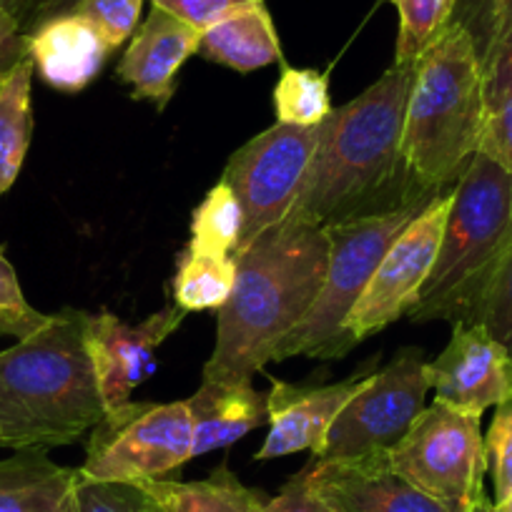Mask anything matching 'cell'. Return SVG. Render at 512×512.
Here are the masks:
<instances>
[{"instance_id":"cell-1","label":"cell","mask_w":512,"mask_h":512,"mask_svg":"<svg viewBox=\"0 0 512 512\" xmlns=\"http://www.w3.org/2000/svg\"><path fill=\"white\" fill-rule=\"evenodd\" d=\"M236 256L234 292L219 309L209 382H251L312 309L329 264L324 226L279 221Z\"/></svg>"},{"instance_id":"cell-2","label":"cell","mask_w":512,"mask_h":512,"mask_svg":"<svg viewBox=\"0 0 512 512\" xmlns=\"http://www.w3.org/2000/svg\"><path fill=\"white\" fill-rule=\"evenodd\" d=\"M415 68L417 63H392L377 83L319 123L312 164L284 221L329 226L397 209L382 196L400 176H410L402 161V128Z\"/></svg>"},{"instance_id":"cell-3","label":"cell","mask_w":512,"mask_h":512,"mask_svg":"<svg viewBox=\"0 0 512 512\" xmlns=\"http://www.w3.org/2000/svg\"><path fill=\"white\" fill-rule=\"evenodd\" d=\"M88 312L63 309L0 352V447L73 445L106 415L86 344Z\"/></svg>"},{"instance_id":"cell-4","label":"cell","mask_w":512,"mask_h":512,"mask_svg":"<svg viewBox=\"0 0 512 512\" xmlns=\"http://www.w3.org/2000/svg\"><path fill=\"white\" fill-rule=\"evenodd\" d=\"M487 108L482 66L465 26L452 21L417 61L402 128V161L430 194L455 189L477 154Z\"/></svg>"},{"instance_id":"cell-5","label":"cell","mask_w":512,"mask_h":512,"mask_svg":"<svg viewBox=\"0 0 512 512\" xmlns=\"http://www.w3.org/2000/svg\"><path fill=\"white\" fill-rule=\"evenodd\" d=\"M512 241V174L475 154L452 189L435 264L412 322L472 324Z\"/></svg>"},{"instance_id":"cell-6","label":"cell","mask_w":512,"mask_h":512,"mask_svg":"<svg viewBox=\"0 0 512 512\" xmlns=\"http://www.w3.org/2000/svg\"><path fill=\"white\" fill-rule=\"evenodd\" d=\"M425 204L427 201H412L390 211L354 216L324 226L329 236L327 277L312 309L274 349L272 362H284L289 357L342 359L349 352L342 332L344 322L357 307L392 241Z\"/></svg>"},{"instance_id":"cell-7","label":"cell","mask_w":512,"mask_h":512,"mask_svg":"<svg viewBox=\"0 0 512 512\" xmlns=\"http://www.w3.org/2000/svg\"><path fill=\"white\" fill-rule=\"evenodd\" d=\"M194 457V430L186 402H123L91 430L86 462L88 480L151 482L166 480Z\"/></svg>"},{"instance_id":"cell-8","label":"cell","mask_w":512,"mask_h":512,"mask_svg":"<svg viewBox=\"0 0 512 512\" xmlns=\"http://www.w3.org/2000/svg\"><path fill=\"white\" fill-rule=\"evenodd\" d=\"M480 420L435 402L420 412L405 440L390 452L392 467L452 510L482 505L487 500V457Z\"/></svg>"},{"instance_id":"cell-9","label":"cell","mask_w":512,"mask_h":512,"mask_svg":"<svg viewBox=\"0 0 512 512\" xmlns=\"http://www.w3.org/2000/svg\"><path fill=\"white\" fill-rule=\"evenodd\" d=\"M430 392L427 362L420 349H402L384 369L372 374L367 387L344 405L319 460H359L369 455H390L407 437Z\"/></svg>"},{"instance_id":"cell-10","label":"cell","mask_w":512,"mask_h":512,"mask_svg":"<svg viewBox=\"0 0 512 512\" xmlns=\"http://www.w3.org/2000/svg\"><path fill=\"white\" fill-rule=\"evenodd\" d=\"M317 141V126L277 121L231 156L221 181L231 186L244 211L239 251L289 214L312 164Z\"/></svg>"},{"instance_id":"cell-11","label":"cell","mask_w":512,"mask_h":512,"mask_svg":"<svg viewBox=\"0 0 512 512\" xmlns=\"http://www.w3.org/2000/svg\"><path fill=\"white\" fill-rule=\"evenodd\" d=\"M450 204L452 189L437 194L392 241L342 327L349 349L395 324L397 319L410 317L435 264Z\"/></svg>"},{"instance_id":"cell-12","label":"cell","mask_w":512,"mask_h":512,"mask_svg":"<svg viewBox=\"0 0 512 512\" xmlns=\"http://www.w3.org/2000/svg\"><path fill=\"white\" fill-rule=\"evenodd\" d=\"M181 307H164L139 324L111 312L88 314L86 344L106 412L131 400V392L156 372V349L184 322Z\"/></svg>"},{"instance_id":"cell-13","label":"cell","mask_w":512,"mask_h":512,"mask_svg":"<svg viewBox=\"0 0 512 512\" xmlns=\"http://www.w3.org/2000/svg\"><path fill=\"white\" fill-rule=\"evenodd\" d=\"M435 402L482 417L512 397V359L482 324H452V339L435 362H427Z\"/></svg>"},{"instance_id":"cell-14","label":"cell","mask_w":512,"mask_h":512,"mask_svg":"<svg viewBox=\"0 0 512 512\" xmlns=\"http://www.w3.org/2000/svg\"><path fill=\"white\" fill-rule=\"evenodd\" d=\"M309 477L329 512H457L407 482L390 455L337 462L314 457Z\"/></svg>"},{"instance_id":"cell-15","label":"cell","mask_w":512,"mask_h":512,"mask_svg":"<svg viewBox=\"0 0 512 512\" xmlns=\"http://www.w3.org/2000/svg\"><path fill=\"white\" fill-rule=\"evenodd\" d=\"M374 374V372H372ZM372 374H354L337 384L324 387H297V384L272 379L269 402V435L256 460H277L294 452L319 455L329 427L349 400L372 379Z\"/></svg>"},{"instance_id":"cell-16","label":"cell","mask_w":512,"mask_h":512,"mask_svg":"<svg viewBox=\"0 0 512 512\" xmlns=\"http://www.w3.org/2000/svg\"><path fill=\"white\" fill-rule=\"evenodd\" d=\"M201 33V28L154 6L118 61V78L134 88V98L164 111L176 91L181 66L199 53Z\"/></svg>"},{"instance_id":"cell-17","label":"cell","mask_w":512,"mask_h":512,"mask_svg":"<svg viewBox=\"0 0 512 512\" xmlns=\"http://www.w3.org/2000/svg\"><path fill=\"white\" fill-rule=\"evenodd\" d=\"M26 53L48 86L76 93L101 73L111 48L86 18L68 11L36 23L26 33Z\"/></svg>"},{"instance_id":"cell-18","label":"cell","mask_w":512,"mask_h":512,"mask_svg":"<svg viewBox=\"0 0 512 512\" xmlns=\"http://www.w3.org/2000/svg\"><path fill=\"white\" fill-rule=\"evenodd\" d=\"M186 405L194 430V457L234 445L269 422L267 395L256 392L251 382L201 379V387Z\"/></svg>"},{"instance_id":"cell-19","label":"cell","mask_w":512,"mask_h":512,"mask_svg":"<svg viewBox=\"0 0 512 512\" xmlns=\"http://www.w3.org/2000/svg\"><path fill=\"white\" fill-rule=\"evenodd\" d=\"M78 470L21 450L0 460V512H78Z\"/></svg>"},{"instance_id":"cell-20","label":"cell","mask_w":512,"mask_h":512,"mask_svg":"<svg viewBox=\"0 0 512 512\" xmlns=\"http://www.w3.org/2000/svg\"><path fill=\"white\" fill-rule=\"evenodd\" d=\"M199 53L239 73L284 63L282 43L264 3H251L204 28Z\"/></svg>"},{"instance_id":"cell-21","label":"cell","mask_w":512,"mask_h":512,"mask_svg":"<svg viewBox=\"0 0 512 512\" xmlns=\"http://www.w3.org/2000/svg\"><path fill=\"white\" fill-rule=\"evenodd\" d=\"M164 512H267L262 492L246 487L229 467H219L196 482H141Z\"/></svg>"},{"instance_id":"cell-22","label":"cell","mask_w":512,"mask_h":512,"mask_svg":"<svg viewBox=\"0 0 512 512\" xmlns=\"http://www.w3.org/2000/svg\"><path fill=\"white\" fill-rule=\"evenodd\" d=\"M33 61L23 56L0 81V199L21 176L33 136Z\"/></svg>"},{"instance_id":"cell-23","label":"cell","mask_w":512,"mask_h":512,"mask_svg":"<svg viewBox=\"0 0 512 512\" xmlns=\"http://www.w3.org/2000/svg\"><path fill=\"white\" fill-rule=\"evenodd\" d=\"M236 256L204 254L186 246L176 262L174 302L184 312L221 309L234 292Z\"/></svg>"},{"instance_id":"cell-24","label":"cell","mask_w":512,"mask_h":512,"mask_svg":"<svg viewBox=\"0 0 512 512\" xmlns=\"http://www.w3.org/2000/svg\"><path fill=\"white\" fill-rule=\"evenodd\" d=\"M244 234V211L226 181H219L191 214L189 249L234 256Z\"/></svg>"},{"instance_id":"cell-25","label":"cell","mask_w":512,"mask_h":512,"mask_svg":"<svg viewBox=\"0 0 512 512\" xmlns=\"http://www.w3.org/2000/svg\"><path fill=\"white\" fill-rule=\"evenodd\" d=\"M274 108L279 123L292 126H319L332 113L329 81L314 68H282V78L274 86Z\"/></svg>"},{"instance_id":"cell-26","label":"cell","mask_w":512,"mask_h":512,"mask_svg":"<svg viewBox=\"0 0 512 512\" xmlns=\"http://www.w3.org/2000/svg\"><path fill=\"white\" fill-rule=\"evenodd\" d=\"M400 13L395 63H417L452 26L457 0H390Z\"/></svg>"},{"instance_id":"cell-27","label":"cell","mask_w":512,"mask_h":512,"mask_svg":"<svg viewBox=\"0 0 512 512\" xmlns=\"http://www.w3.org/2000/svg\"><path fill=\"white\" fill-rule=\"evenodd\" d=\"M455 21L467 28L480 66H485L507 41H512V0H457Z\"/></svg>"},{"instance_id":"cell-28","label":"cell","mask_w":512,"mask_h":512,"mask_svg":"<svg viewBox=\"0 0 512 512\" xmlns=\"http://www.w3.org/2000/svg\"><path fill=\"white\" fill-rule=\"evenodd\" d=\"M78 512H164L141 482L88 480L78 470Z\"/></svg>"},{"instance_id":"cell-29","label":"cell","mask_w":512,"mask_h":512,"mask_svg":"<svg viewBox=\"0 0 512 512\" xmlns=\"http://www.w3.org/2000/svg\"><path fill=\"white\" fill-rule=\"evenodd\" d=\"M472 324H482L495 342L505 347L512 359V241L502 256L500 267L477 307Z\"/></svg>"},{"instance_id":"cell-30","label":"cell","mask_w":512,"mask_h":512,"mask_svg":"<svg viewBox=\"0 0 512 512\" xmlns=\"http://www.w3.org/2000/svg\"><path fill=\"white\" fill-rule=\"evenodd\" d=\"M48 319H51V314L38 312L28 304L16 269L8 262L6 251L0 246V334L26 339L46 327Z\"/></svg>"},{"instance_id":"cell-31","label":"cell","mask_w":512,"mask_h":512,"mask_svg":"<svg viewBox=\"0 0 512 512\" xmlns=\"http://www.w3.org/2000/svg\"><path fill=\"white\" fill-rule=\"evenodd\" d=\"M71 11L86 18L101 33L108 48L116 51L139 28L144 0H78Z\"/></svg>"},{"instance_id":"cell-32","label":"cell","mask_w":512,"mask_h":512,"mask_svg":"<svg viewBox=\"0 0 512 512\" xmlns=\"http://www.w3.org/2000/svg\"><path fill=\"white\" fill-rule=\"evenodd\" d=\"M487 472L492 477V502L512 495V397L500 402L485 435Z\"/></svg>"},{"instance_id":"cell-33","label":"cell","mask_w":512,"mask_h":512,"mask_svg":"<svg viewBox=\"0 0 512 512\" xmlns=\"http://www.w3.org/2000/svg\"><path fill=\"white\" fill-rule=\"evenodd\" d=\"M477 154L512 174V101H507L497 111L487 113Z\"/></svg>"},{"instance_id":"cell-34","label":"cell","mask_w":512,"mask_h":512,"mask_svg":"<svg viewBox=\"0 0 512 512\" xmlns=\"http://www.w3.org/2000/svg\"><path fill=\"white\" fill-rule=\"evenodd\" d=\"M482 93L487 113L512 101V41H507L490 61L482 66Z\"/></svg>"},{"instance_id":"cell-35","label":"cell","mask_w":512,"mask_h":512,"mask_svg":"<svg viewBox=\"0 0 512 512\" xmlns=\"http://www.w3.org/2000/svg\"><path fill=\"white\" fill-rule=\"evenodd\" d=\"M267 512H329L319 492L314 490L309 465L297 472L274 500H267Z\"/></svg>"},{"instance_id":"cell-36","label":"cell","mask_w":512,"mask_h":512,"mask_svg":"<svg viewBox=\"0 0 512 512\" xmlns=\"http://www.w3.org/2000/svg\"><path fill=\"white\" fill-rule=\"evenodd\" d=\"M23 56H28V53L21 18L8 11H0V81Z\"/></svg>"},{"instance_id":"cell-37","label":"cell","mask_w":512,"mask_h":512,"mask_svg":"<svg viewBox=\"0 0 512 512\" xmlns=\"http://www.w3.org/2000/svg\"><path fill=\"white\" fill-rule=\"evenodd\" d=\"M78 0H36V11H33V26L46 18L58 16V13H68L73 6H76ZM31 26V28H33Z\"/></svg>"},{"instance_id":"cell-38","label":"cell","mask_w":512,"mask_h":512,"mask_svg":"<svg viewBox=\"0 0 512 512\" xmlns=\"http://www.w3.org/2000/svg\"><path fill=\"white\" fill-rule=\"evenodd\" d=\"M0 11L13 13V16L21 18V23L26 26V18H31V21H33L36 0H0Z\"/></svg>"},{"instance_id":"cell-39","label":"cell","mask_w":512,"mask_h":512,"mask_svg":"<svg viewBox=\"0 0 512 512\" xmlns=\"http://www.w3.org/2000/svg\"><path fill=\"white\" fill-rule=\"evenodd\" d=\"M487 512H512V495L507 497L505 502H490V505H487Z\"/></svg>"},{"instance_id":"cell-40","label":"cell","mask_w":512,"mask_h":512,"mask_svg":"<svg viewBox=\"0 0 512 512\" xmlns=\"http://www.w3.org/2000/svg\"><path fill=\"white\" fill-rule=\"evenodd\" d=\"M151 3H154V6H159V8H164V11H166V8L174 6L176 0H151Z\"/></svg>"},{"instance_id":"cell-41","label":"cell","mask_w":512,"mask_h":512,"mask_svg":"<svg viewBox=\"0 0 512 512\" xmlns=\"http://www.w3.org/2000/svg\"><path fill=\"white\" fill-rule=\"evenodd\" d=\"M492 500H485L482 502V505H477V507H472V510H465V512H487V505H490Z\"/></svg>"}]
</instances>
